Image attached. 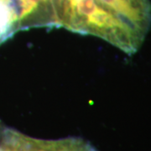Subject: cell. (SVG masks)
<instances>
[{"label":"cell","mask_w":151,"mask_h":151,"mask_svg":"<svg viewBox=\"0 0 151 151\" xmlns=\"http://www.w3.org/2000/svg\"><path fill=\"white\" fill-rule=\"evenodd\" d=\"M21 31L15 0H0V46Z\"/></svg>","instance_id":"5"},{"label":"cell","mask_w":151,"mask_h":151,"mask_svg":"<svg viewBox=\"0 0 151 151\" xmlns=\"http://www.w3.org/2000/svg\"><path fill=\"white\" fill-rule=\"evenodd\" d=\"M58 27L102 39L133 55L145 37L108 9L98 0H55Z\"/></svg>","instance_id":"1"},{"label":"cell","mask_w":151,"mask_h":151,"mask_svg":"<svg viewBox=\"0 0 151 151\" xmlns=\"http://www.w3.org/2000/svg\"><path fill=\"white\" fill-rule=\"evenodd\" d=\"M20 29L59 28L55 0H15Z\"/></svg>","instance_id":"4"},{"label":"cell","mask_w":151,"mask_h":151,"mask_svg":"<svg viewBox=\"0 0 151 151\" xmlns=\"http://www.w3.org/2000/svg\"><path fill=\"white\" fill-rule=\"evenodd\" d=\"M0 151H97L80 138L40 139L24 134L0 122Z\"/></svg>","instance_id":"2"},{"label":"cell","mask_w":151,"mask_h":151,"mask_svg":"<svg viewBox=\"0 0 151 151\" xmlns=\"http://www.w3.org/2000/svg\"><path fill=\"white\" fill-rule=\"evenodd\" d=\"M98 1L142 36L146 38L151 28V3L150 0Z\"/></svg>","instance_id":"3"}]
</instances>
